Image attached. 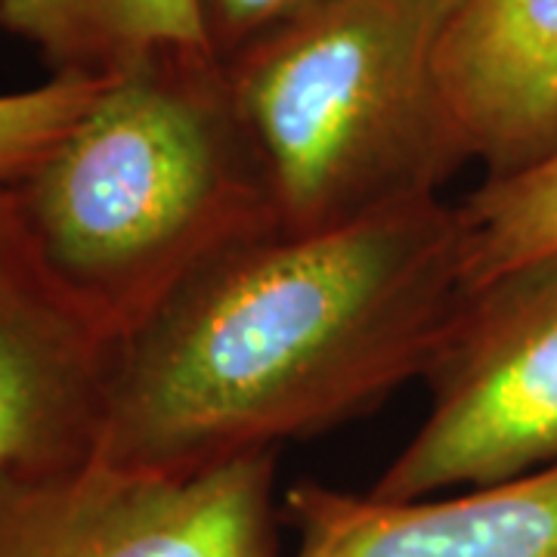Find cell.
I'll return each mask as SVG.
<instances>
[{"label":"cell","instance_id":"1","mask_svg":"<svg viewBox=\"0 0 557 557\" xmlns=\"http://www.w3.org/2000/svg\"><path fill=\"white\" fill-rule=\"evenodd\" d=\"M468 292L440 196L245 242L124 335L94 458L199 471L354 421L424 379Z\"/></svg>","mask_w":557,"mask_h":557},{"label":"cell","instance_id":"2","mask_svg":"<svg viewBox=\"0 0 557 557\" xmlns=\"http://www.w3.org/2000/svg\"><path fill=\"white\" fill-rule=\"evenodd\" d=\"M20 196L44 258L121 338L208 263L278 230L214 57H152L109 75Z\"/></svg>","mask_w":557,"mask_h":557},{"label":"cell","instance_id":"3","mask_svg":"<svg viewBox=\"0 0 557 557\" xmlns=\"http://www.w3.org/2000/svg\"><path fill=\"white\" fill-rule=\"evenodd\" d=\"M458 0H338L226 62L282 233L434 199L471 161L440 78Z\"/></svg>","mask_w":557,"mask_h":557},{"label":"cell","instance_id":"4","mask_svg":"<svg viewBox=\"0 0 557 557\" xmlns=\"http://www.w3.org/2000/svg\"><path fill=\"white\" fill-rule=\"evenodd\" d=\"M431 412L372 496H440L557 465V251L468 292L424 372Z\"/></svg>","mask_w":557,"mask_h":557},{"label":"cell","instance_id":"5","mask_svg":"<svg viewBox=\"0 0 557 557\" xmlns=\"http://www.w3.org/2000/svg\"><path fill=\"white\" fill-rule=\"evenodd\" d=\"M0 557H278L276 449L199 471L100 458L0 493Z\"/></svg>","mask_w":557,"mask_h":557},{"label":"cell","instance_id":"6","mask_svg":"<svg viewBox=\"0 0 557 557\" xmlns=\"http://www.w3.org/2000/svg\"><path fill=\"white\" fill-rule=\"evenodd\" d=\"M121 332L44 258L0 186V493L97 456Z\"/></svg>","mask_w":557,"mask_h":557},{"label":"cell","instance_id":"7","mask_svg":"<svg viewBox=\"0 0 557 557\" xmlns=\"http://www.w3.org/2000/svg\"><path fill=\"white\" fill-rule=\"evenodd\" d=\"M295 557H557V465L461 496L391 502L304 480L285 493Z\"/></svg>","mask_w":557,"mask_h":557},{"label":"cell","instance_id":"8","mask_svg":"<svg viewBox=\"0 0 557 557\" xmlns=\"http://www.w3.org/2000/svg\"><path fill=\"white\" fill-rule=\"evenodd\" d=\"M440 78L486 177L557 156V0H458Z\"/></svg>","mask_w":557,"mask_h":557},{"label":"cell","instance_id":"9","mask_svg":"<svg viewBox=\"0 0 557 557\" xmlns=\"http://www.w3.org/2000/svg\"><path fill=\"white\" fill-rule=\"evenodd\" d=\"M0 28L57 75L109 78L152 57H214L201 0H0Z\"/></svg>","mask_w":557,"mask_h":557},{"label":"cell","instance_id":"10","mask_svg":"<svg viewBox=\"0 0 557 557\" xmlns=\"http://www.w3.org/2000/svg\"><path fill=\"white\" fill-rule=\"evenodd\" d=\"M468 223V285L557 251V156L515 177H486L461 201Z\"/></svg>","mask_w":557,"mask_h":557},{"label":"cell","instance_id":"11","mask_svg":"<svg viewBox=\"0 0 557 557\" xmlns=\"http://www.w3.org/2000/svg\"><path fill=\"white\" fill-rule=\"evenodd\" d=\"M102 81L53 75L40 87L0 97V186H20L53 156L97 100Z\"/></svg>","mask_w":557,"mask_h":557},{"label":"cell","instance_id":"12","mask_svg":"<svg viewBox=\"0 0 557 557\" xmlns=\"http://www.w3.org/2000/svg\"><path fill=\"white\" fill-rule=\"evenodd\" d=\"M338 0H201L205 35L218 62H233L260 40L298 25Z\"/></svg>","mask_w":557,"mask_h":557}]
</instances>
